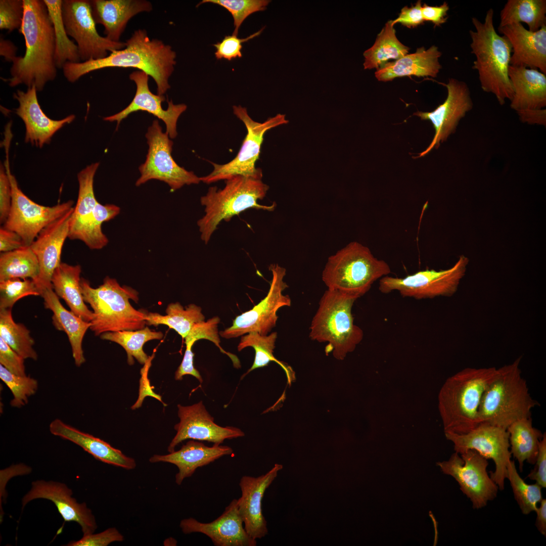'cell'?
Wrapping results in <instances>:
<instances>
[{
  "label": "cell",
  "mask_w": 546,
  "mask_h": 546,
  "mask_svg": "<svg viewBox=\"0 0 546 546\" xmlns=\"http://www.w3.org/2000/svg\"><path fill=\"white\" fill-rule=\"evenodd\" d=\"M23 2L24 17L19 32L24 38L25 52L12 62L11 76L1 78L11 87L24 84L40 92L57 76L54 29L43 0Z\"/></svg>",
  "instance_id": "6da1fadb"
},
{
  "label": "cell",
  "mask_w": 546,
  "mask_h": 546,
  "mask_svg": "<svg viewBox=\"0 0 546 546\" xmlns=\"http://www.w3.org/2000/svg\"><path fill=\"white\" fill-rule=\"evenodd\" d=\"M125 47L107 57L79 63H66L63 67L64 77L70 82L94 71L105 68H134L150 76L156 82L158 95L170 88L169 79L176 64V53L172 47L158 39H150L145 29L135 30Z\"/></svg>",
  "instance_id": "7a4b0ae2"
},
{
  "label": "cell",
  "mask_w": 546,
  "mask_h": 546,
  "mask_svg": "<svg viewBox=\"0 0 546 546\" xmlns=\"http://www.w3.org/2000/svg\"><path fill=\"white\" fill-rule=\"evenodd\" d=\"M494 11L486 12L483 22L472 18L474 30H469L471 53L475 57L472 68L477 71L482 89L493 94L498 103L511 101L513 88L509 76L512 53L509 40L496 31L493 24Z\"/></svg>",
  "instance_id": "3957f363"
},
{
  "label": "cell",
  "mask_w": 546,
  "mask_h": 546,
  "mask_svg": "<svg viewBox=\"0 0 546 546\" xmlns=\"http://www.w3.org/2000/svg\"><path fill=\"white\" fill-rule=\"evenodd\" d=\"M497 372L495 367L466 368L446 379L438 395L444 432L465 434L480 424L482 396Z\"/></svg>",
  "instance_id": "277c9868"
},
{
  "label": "cell",
  "mask_w": 546,
  "mask_h": 546,
  "mask_svg": "<svg viewBox=\"0 0 546 546\" xmlns=\"http://www.w3.org/2000/svg\"><path fill=\"white\" fill-rule=\"evenodd\" d=\"M521 360V356L497 369L482 396L478 410L479 423L507 429L513 423L531 417V410L539 405L530 395L522 376Z\"/></svg>",
  "instance_id": "5b68a950"
},
{
  "label": "cell",
  "mask_w": 546,
  "mask_h": 546,
  "mask_svg": "<svg viewBox=\"0 0 546 546\" xmlns=\"http://www.w3.org/2000/svg\"><path fill=\"white\" fill-rule=\"evenodd\" d=\"M84 301L93 310L94 318L90 329L96 336L109 332L137 330L146 324L144 311L138 310L129 300H139L138 292L130 287L121 286L115 279L106 277L97 288L84 278L80 280Z\"/></svg>",
  "instance_id": "8992f818"
},
{
  "label": "cell",
  "mask_w": 546,
  "mask_h": 546,
  "mask_svg": "<svg viewBox=\"0 0 546 546\" xmlns=\"http://www.w3.org/2000/svg\"><path fill=\"white\" fill-rule=\"evenodd\" d=\"M269 187L261 179L242 175L233 176L225 180L222 189L211 187L200 198L205 214L197 221L201 240L206 244L217 226L222 220L231 218L250 208L273 211L274 203L269 206L257 202L265 196Z\"/></svg>",
  "instance_id": "52a82bcc"
},
{
  "label": "cell",
  "mask_w": 546,
  "mask_h": 546,
  "mask_svg": "<svg viewBox=\"0 0 546 546\" xmlns=\"http://www.w3.org/2000/svg\"><path fill=\"white\" fill-rule=\"evenodd\" d=\"M390 273L386 261L375 257L368 247L352 242L328 258L322 280L328 289L356 300Z\"/></svg>",
  "instance_id": "ba28073f"
},
{
  "label": "cell",
  "mask_w": 546,
  "mask_h": 546,
  "mask_svg": "<svg viewBox=\"0 0 546 546\" xmlns=\"http://www.w3.org/2000/svg\"><path fill=\"white\" fill-rule=\"evenodd\" d=\"M356 299L327 289L321 297L309 328V337L319 342H328L326 352L332 351L339 360L343 359L361 341L363 333L354 323L352 308Z\"/></svg>",
  "instance_id": "9c48e42d"
},
{
  "label": "cell",
  "mask_w": 546,
  "mask_h": 546,
  "mask_svg": "<svg viewBox=\"0 0 546 546\" xmlns=\"http://www.w3.org/2000/svg\"><path fill=\"white\" fill-rule=\"evenodd\" d=\"M233 109L234 114L244 123L247 133L240 151L233 160L223 164L210 162L213 166L212 171L200 177L204 183L210 184L235 175L261 179L262 170L255 167V163L259 159L264 135L267 130L288 122L285 115L278 114L260 123L249 116L246 108L238 105L234 106Z\"/></svg>",
  "instance_id": "30bf717a"
},
{
  "label": "cell",
  "mask_w": 546,
  "mask_h": 546,
  "mask_svg": "<svg viewBox=\"0 0 546 546\" xmlns=\"http://www.w3.org/2000/svg\"><path fill=\"white\" fill-rule=\"evenodd\" d=\"M468 263L469 259L461 255L446 269H425L404 278L386 276L380 279L379 290L385 294L397 291L403 297L418 300L450 297L456 293Z\"/></svg>",
  "instance_id": "8fae6325"
},
{
  "label": "cell",
  "mask_w": 546,
  "mask_h": 546,
  "mask_svg": "<svg viewBox=\"0 0 546 546\" xmlns=\"http://www.w3.org/2000/svg\"><path fill=\"white\" fill-rule=\"evenodd\" d=\"M149 146L145 162L140 166L141 174L135 185L140 186L151 179L166 183L171 192L185 185L198 184L200 177L193 172L179 166L171 156L173 142L163 132L157 120L153 121L146 134Z\"/></svg>",
  "instance_id": "7c38bea8"
},
{
  "label": "cell",
  "mask_w": 546,
  "mask_h": 546,
  "mask_svg": "<svg viewBox=\"0 0 546 546\" xmlns=\"http://www.w3.org/2000/svg\"><path fill=\"white\" fill-rule=\"evenodd\" d=\"M8 156L7 153L5 166L10 179L12 198L9 214L3 226L17 233L25 245L30 246L42 230L72 208L74 202L69 200L45 206L31 200L20 190L11 173Z\"/></svg>",
  "instance_id": "4fadbf2b"
},
{
  "label": "cell",
  "mask_w": 546,
  "mask_h": 546,
  "mask_svg": "<svg viewBox=\"0 0 546 546\" xmlns=\"http://www.w3.org/2000/svg\"><path fill=\"white\" fill-rule=\"evenodd\" d=\"M437 465L443 473L453 477L474 509L486 506L497 495L498 486L488 475L487 459L472 449L453 453L446 461Z\"/></svg>",
  "instance_id": "5bb4252c"
},
{
  "label": "cell",
  "mask_w": 546,
  "mask_h": 546,
  "mask_svg": "<svg viewBox=\"0 0 546 546\" xmlns=\"http://www.w3.org/2000/svg\"><path fill=\"white\" fill-rule=\"evenodd\" d=\"M269 270L272 279L266 296L250 310L242 313L233 320L232 326L219 334L226 339L237 338L251 332L266 335L276 326L278 310L290 306L291 299L283 292L288 285L284 281L286 269L278 264H271Z\"/></svg>",
  "instance_id": "9a60e30c"
},
{
  "label": "cell",
  "mask_w": 546,
  "mask_h": 546,
  "mask_svg": "<svg viewBox=\"0 0 546 546\" xmlns=\"http://www.w3.org/2000/svg\"><path fill=\"white\" fill-rule=\"evenodd\" d=\"M62 17L67 34L76 42L83 62L104 58L108 55V52L126 46L125 42L114 41L98 33L90 1L63 0Z\"/></svg>",
  "instance_id": "2e32d148"
},
{
  "label": "cell",
  "mask_w": 546,
  "mask_h": 546,
  "mask_svg": "<svg viewBox=\"0 0 546 546\" xmlns=\"http://www.w3.org/2000/svg\"><path fill=\"white\" fill-rule=\"evenodd\" d=\"M447 439L453 444L454 449L459 454L472 449L486 459H492L495 471L490 472V477L503 490L507 477V466L511 460L509 434L507 430L488 423H480L473 430L465 434L445 432Z\"/></svg>",
  "instance_id": "e0dca14e"
},
{
  "label": "cell",
  "mask_w": 546,
  "mask_h": 546,
  "mask_svg": "<svg viewBox=\"0 0 546 546\" xmlns=\"http://www.w3.org/2000/svg\"><path fill=\"white\" fill-rule=\"evenodd\" d=\"M441 84L447 90L444 102L431 112L417 111L414 113L421 120L430 121L435 130L431 143L419 157L424 156L434 148H438L440 143L454 132L460 119L473 108L470 90L466 82L451 78L447 83Z\"/></svg>",
  "instance_id": "ac0fdd59"
},
{
  "label": "cell",
  "mask_w": 546,
  "mask_h": 546,
  "mask_svg": "<svg viewBox=\"0 0 546 546\" xmlns=\"http://www.w3.org/2000/svg\"><path fill=\"white\" fill-rule=\"evenodd\" d=\"M177 408L180 421L174 426L176 433L168 446L169 452L174 451L176 445L188 439L220 445L225 439L245 435L238 428L221 427L215 424L202 401L188 406L178 404Z\"/></svg>",
  "instance_id": "d6986e66"
},
{
  "label": "cell",
  "mask_w": 546,
  "mask_h": 546,
  "mask_svg": "<svg viewBox=\"0 0 546 546\" xmlns=\"http://www.w3.org/2000/svg\"><path fill=\"white\" fill-rule=\"evenodd\" d=\"M149 76L145 72L138 70L130 74L129 79L136 85L133 100L121 111L103 119L105 121H116L118 127L121 121L131 113L139 111H145L162 120L166 125V132L169 138H175L177 135V120L186 110L187 106L184 104H174L170 100L167 101V109H164L162 103L165 100V97L164 95H155L151 92L148 85Z\"/></svg>",
  "instance_id": "ffe728a7"
},
{
  "label": "cell",
  "mask_w": 546,
  "mask_h": 546,
  "mask_svg": "<svg viewBox=\"0 0 546 546\" xmlns=\"http://www.w3.org/2000/svg\"><path fill=\"white\" fill-rule=\"evenodd\" d=\"M72 490L66 484L54 481H33L30 490L22 497V510L32 500L43 498L52 501L64 521L77 522L83 535L94 533L97 524L92 510L85 503H77L72 497Z\"/></svg>",
  "instance_id": "44dd1931"
},
{
  "label": "cell",
  "mask_w": 546,
  "mask_h": 546,
  "mask_svg": "<svg viewBox=\"0 0 546 546\" xmlns=\"http://www.w3.org/2000/svg\"><path fill=\"white\" fill-rule=\"evenodd\" d=\"M243 524L237 499H234L214 521L202 523L189 518L181 520L179 527L185 534L198 532L206 535L216 546H256V540L249 535Z\"/></svg>",
  "instance_id": "7402d4cb"
},
{
  "label": "cell",
  "mask_w": 546,
  "mask_h": 546,
  "mask_svg": "<svg viewBox=\"0 0 546 546\" xmlns=\"http://www.w3.org/2000/svg\"><path fill=\"white\" fill-rule=\"evenodd\" d=\"M99 162L92 164L77 174L78 195L71 217L68 238L79 240L93 250L106 246L94 229V212L98 203L94 191V179Z\"/></svg>",
  "instance_id": "603a6c76"
},
{
  "label": "cell",
  "mask_w": 546,
  "mask_h": 546,
  "mask_svg": "<svg viewBox=\"0 0 546 546\" xmlns=\"http://www.w3.org/2000/svg\"><path fill=\"white\" fill-rule=\"evenodd\" d=\"M283 468L276 464L266 473L257 477L243 476L239 486L241 496L237 499L238 509L249 535L256 540L268 533L267 522L263 515L262 500L266 489Z\"/></svg>",
  "instance_id": "cb8c5ba5"
},
{
  "label": "cell",
  "mask_w": 546,
  "mask_h": 546,
  "mask_svg": "<svg viewBox=\"0 0 546 546\" xmlns=\"http://www.w3.org/2000/svg\"><path fill=\"white\" fill-rule=\"evenodd\" d=\"M73 207L45 227L30 247L38 261L39 274L35 282L39 292L53 287V275L61 263L63 245L68 234Z\"/></svg>",
  "instance_id": "d4e9b609"
},
{
  "label": "cell",
  "mask_w": 546,
  "mask_h": 546,
  "mask_svg": "<svg viewBox=\"0 0 546 546\" xmlns=\"http://www.w3.org/2000/svg\"><path fill=\"white\" fill-rule=\"evenodd\" d=\"M37 92L35 86L28 87L25 92L18 89L14 93L13 97L19 103L15 112L25 125V142L41 148L50 142L56 131L65 124L72 122L75 116L70 115L59 120L49 118L40 106Z\"/></svg>",
  "instance_id": "484cf974"
},
{
  "label": "cell",
  "mask_w": 546,
  "mask_h": 546,
  "mask_svg": "<svg viewBox=\"0 0 546 546\" xmlns=\"http://www.w3.org/2000/svg\"><path fill=\"white\" fill-rule=\"evenodd\" d=\"M498 30L511 45V65L536 69L546 74V25L536 31L529 30L520 23Z\"/></svg>",
  "instance_id": "4316f807"
},
{
  "label": "cell",
  "mask_w": 546,
  "mask_h": 546,
  "mask_svg": "<svg viewBox=\"0 0 546 546\" xmlns=\"http://www.w3.org/2000/svg\"><path fill=\"white\" fill-rule=\"evenodd\" d=\"M233 453V449L228 446L214 444L210 447L202 442L190 440L177 451L165 455H153L149 459V462L151 463H168L175 465L178 472L175 475V480L176 484L179 485L185 479L191 477L198 468Z\"/></svg>",
  "instance_id": "83f0119b"
},
{
  "label": "cell",
  "mask_w": 546,
  "mask_h": 546,
  "mask_svg": "<svg viewBox=\"0 0 546 546\" xmlns=\"http://www.w3.org/2000/svg\"><path fill=\"white\" fill-rule=\"evenodd\" d=\"M90 4L96 24L104 27L105 37L117 42L130 19L153 9L151 3L146 0H92Z\"/></svg>",
  "instance_id": "f1b7e54d"
},
{
  "label": "cell",
  "mask_w": 546,
  "mask_h": 546,
  "mask_svg": "<svg viewBox=\"0 0 546 546\" xmlns=\"http://www.w3.org/2000/svg\"><path fill=\"white\" fill-rule=\"evenodd\" d=\"M49 430L53 435L77 444L103 463L126 470H132L136 466L134 459L126 456L108 442L82 432L60 419H56L52 421Z\"/></svg>",
  "instance_id": "f546056e"
},
{
  "label": "cell",
  "mask_w": 546,
  "mask_h": 546,
  "mask_svg": "<svg viewBox=\"0 0 546 546\" xmlns=\"http://www.w3.org/2000/svg\"><path fill=\"white\" fill-rule=\"evenodd\" d=\"M546 74L536 69L510 65L509 76L513 90L510 107L517 113L546 106Z\"/></svg>",
  "instance_id": "4dcf8cb0"
},
{
  "label": "cell",
  "mask_w": 546,
  "mask_h": 546,
  "mask_svg": "<svg viewBox=\"0 0 546 546\" xmlns=\"http://www.w3.org/2000/svg\"><path fill=\"white\" fill-rule=\"evenodd\" d=\"M442 54L437 47L426 50L424 47L393 62L381 66L375 75L379 81H388L397 77L416 76L436 77L442 66L439 59Z\"/></svg>",
  "instance_id": "1f68e13d"
},
{
  "label": "cell",
  "mask_w": 546,
  "mask_h": 546,
  "mask_svg": "<svg viewBox=\"0 0 546 546\" xmlns=\"http://www.w3.org/2000/svg\"><path fill=\"white\" fill-rule=\"evenodd\" d=\"M40 293L43 299L45 308L53 312V325L58 330L64 332L68 336L75 365L81 366L85 361L82 341L87 329L92 326L91 323L83 320L71 310L66 309L60 302L53 287L43 289Z\"/></svg>",
  "instance_id": "d6a6232c"
},
{
  "label": "cell",
  "mask_w": 546,
  "mask_h": 546,
  "mask_svg": "<svg viewBox=\"0 0 546 546\" xmlns=\"http://www.w3.org/2000/svg\"><path fill=\"white\" fill-rule=\"evenodd\" d=\"M81 271L79 264L61 262L53 275L51 283L55 293L65 301L70 310L83 320L90 322L94 314L84 301L80 286Z\"/></svg>",
  "instance_id": "836d02e7"
},
{
  "label": "cell",
  "mask_w": 546,
  "mask_h": 546,
  "mask_svg": "<svg viewBox=\"0 0 546 546\" xmlns=\"http://www.w3.org/2000/svg\"><path fill=\"white\" fill-rule=\"evenodd\" d=\"M507 430L509 434L511 453L517 460L519 470L522 472L525 461L534 465L543 434L533 426L531 417L513 423Z\"/></svg>",
  "instance_id": "e575fe53"
},
{
  "label": "cell",
  "mask_w": 546,
  "mask_h": 546,
  "mask_svg": "<svg viewBox=\"0 0 546 546\" xmlns=\"http://www.w3.org/2000/svg\"><path fill=\"white\" fill-rule=\"evenodd\" d=\"M394 25L392 20L387 22L374 44L364 52L365 69H377L388 60H397L407 54L410 48L398 39Z\"/></svg>",
  "instance_id": "d590c367"
},
{
  "label": "cell",
  "mask_w": 546,
  "mask_h": 546,
  "mask_svg": "<svg viewBox=\"0 0 546 546\" xmlns=\"http://www.w3.org/2000/svg\"><path fill=\"white\" fill-rule=\"evenodd\" d=\"M522 22L532 31L546 25V1L508 0L500 11L498 28Z\"/></svg>",
  "instance_id": "8d00e7d4"
},
{
  "label": "cell",
  "mask_w": 546,
  "mask_h": 546,
  "mask_svg": "<svg viewBox=\"0 0 546 546\" xmlns=\"http://www.w3.org/2000/svg\"><path fill=\"white\" fill-rule=\"evenodd\" d=\"M144 312L147 325H166L184 339L196 324L205 320L201 307L194 304H190L184 309L179 302L171 303L167 306L166 314L164 315L156 312Z\"/></svg>",
  "instance_id": "74e56055"
},
{
  "label": "cell",
  "mask_w": 546,
  "mask_h": 546,
  "mask_svg": "<svg viewBox=\"0 0 546 546\" xmlns=\"http://www.w3.org/2000/svg\"><path fill=\"white\" fill-rule=\"evenodd\" d=\"M39 274L38 259L30 246L0 255V282L19 278L37 281Z\"/></svg>",
  "instance_id": "f35d334b"
},
{
  "label": "cell",
  "mask_w": 546,
  "mask_h": 546,
  "mask_svg": "<svg viewBox=\"0 0 546 546\" xmlns=\"http://www.w3.org/2000/svg\"><path fill=\"white\" fill-rule=\"evenodd\" d=\"M54 29L56 51L55 60L58 69L67 62L79 63L80 58L76 44L67 34L62 17V0H43Z\"/></svg>",
  "instance_id": "ab89813d"
},
{
  "label": "cell",
  "mask_w": 546,
  "mask_h": 546,
  "mask_svg": "<svg viewBox=\"0 0 546 546\" xmlns=\"http://www.w3.org/2000/svg\"><path fill=\"white\" fill-rule=\"evenodd\" d=\"M163 337L161 332L152 331L148 327L137 330L106 332L100 335L102 339L115 342L125 349L129 365L134 363L133 357L141 364H145L149 356L143 350L144 345L149 341L160 340Z\"/></svg>",
  "instance_id": "60d3db41"
},
{
  "label": "cell",
  "mask_w": 546,
  "mask_h": 546,
  "mask_svg": "<svg viewBox=\"0 0 546 546\" xmlns=\"http://www.w3.org/2000/svg\"><path fill=\"white\" fill-rule=\"evenodd\" d=\"M0 337L24 359H37L29 330L23 324L15 322L11 309H0Z\"/></svg>",
  "instance_id": "b9f144b4"
},
{
  "label": "cell",
  "mask_w": 546,
  "mask_h": 546,
  "mask_svg": "<svg viewBox=\"0 0 546 546\" xmlns=\"http://www.w3.org/2000/svg\"><path fill=\"white\" fill-rule=\"evenodd\" d=\"M246 334L241 337L238 346V351L252 347L255 352L253 365L247 373L266 366L270 361H275L283 369L286 374L288 382L291 383L295 379L294 372L289 366L277 359L273 355L277 333L275 332L268 335H263L256 332H251Z\"/></svg>",
  "instance_id": "7bdbcfd3"
},
{
  "label": "cell",
  "mask_w": 546,
  "mask_h": 546,
  "mask_svg": "<svg viewBox=\"0 0 546 546\" xmlns=\"http://www.w3.org/2000/svg\"><path fill=\"white\" fill-rule=\"evenodd\" d=\"M510 482L514 497L521 512L528 515L535 511L537 504L542 499V487L535 483L528 484L520 476L515 462L511 460L507 466V477Z\"/></svg>",
  "instance_id": "ee69618b"
},
{
  "label": "cell",
  "mask_w": 546,
  "mask_h": 546,
  "mask_svg": "<svg viewBox=\"0 0 546 546\" xmlns=\"http://www.w3.org/2000/svg\"><path fill=\"white\" fill-rule=\"evenodd\" d=\"M0 378L11 390L13 397L10 401L11 406L21 407L28 402L30 396L37 390V381L30 376L13 374L0 365Z\"/></svg>",
  "instance_id": "f6af8a7d"
},
{
  "label": "cell",
  "mask_w": 546,
  "mask_h": 546,
  "mask_svg": "<svg viewBox=\"0 0 546 546\" xmlns=\"http://www.w3.org/2000/svg\"><path fill=\"white\" fill-rule=\"evenodd\" d=\"M40 296L35 281L15 278L0 282V309H12L15 303L27 296Z\"/></svg>",
  "instance_id": "bcb514c9"
},
{
  "label": "cell",
  "mask_w": 546,
  "mask_h": 546,
  "mask_svg": "<svg viewBox=\"0 0 546 546\" xmlns=\"http://www.w3.org/2000/svg\"><path fill=\"white\" fill-rule=\"evenodd\" d=\"M270 2L268 0H203L198 6L203 3H212L226 9L234 19L233 35H238L239 29L249 15L259 11H264Z\"/></svg>",
  "instance_id": "7dc6e473"
},
{
  "label": "cell",
  "mask_w": 546,
  "mask_h": 546,
  "mask_svg": "<svg viewBox=\"0 0 546 546\" xmlns=\"http://www.w3.org/2000/svg\"><path fill=\"white\" fill-rule=\"evenodd\" d=\"M219 322L220 318L216 316L206 322L204 321L196 324L185 339L194 343L201 339H206L213 342L222 352L228 354L230 357L235 366L238 367L240 366V363L237 357L233 354L225 352L219 345L220 339L218 331V325Z\"/></svg>",
  "instance_id": "c3c4849f"
},
{
  "label": "cell",
  "mask_w": 546,
  "mask_h": 546,
  "mask_svg": "<svg viewBox=\"0 0 546 546\" xmlns=\"http://www.w3.org/2000/svg\"><path fill=\"white\" fill-rule=\"evenodd\" d=\"M24 13L23 0L0 1V29L20 30Z\"/></svg>",
  "instance_id": "681fc988"
},
{
  "label": "cell",
  "mask_w": 546,
  "mask_h": 546,
  "mask_svg": "<svg viewBox=\"0 0 546 546\" xmlns=\"http://www.w3.org/2000/svg\"><path fill=\"white\" fill-rule=\"evenodd\" d=\"M264 27L249 36L241 38L237 35H225L222 41L213 44L216 49L215 56L217 60L225 59L231 61L237 58H241L242 44L255 37L262 32Z\"/></svg>",
  "instance_id": "f907efd6"
},
{
  "label": "cell",
  "mask_w": 546,
  "mask_h": 546,
  "mask_svg": "<svg viewBox=\"0 0 546 546\" xmlns=\"http://www.w3.org/2000/svg\"><path fill=\"white\" fill-rule=\"evenodd\" d=\"M123 535L115 527H110L105 530L94 534L83 535L78 540H72L66 544L67 546H107L113 542H121L124 540Z\"/></svg>",
  "instance_id": "816d5d0a"
},
{
  "label": "cell",
  "mask_w": 546,
  "mask_h": 546,
  "mask_svg": "<svg viewBox=\"0 0 546 546\" xmlns=\"http://www.w3.org/2000/svg\"><path fill=\"white\" fill-rule=\"evenodd\" d=\"M24 359L0 337L1 365L14 374L26 376Z\"/></svg>",
  "instance_id": "f5cc1de1"
},
{
  "label": "cell",
  "mask_w": 546,
  "mask_h": 546,
  "mask_svg": "<svg viewBox=\"0 0 546 546\" xmlns=\"http://www.w3.org/2000/svg\"><path fill=\"white\" fill-rule=\"evenodd\" d=\"M12 188L5 166L0 167V222L4 224L9 216L12 204Z\"/></svg>",
  "instance_id": "db71d44e"
},
{
  "label": "cell",
  "mask_w": 546,
  "mask_h": 546,
  "mask_svg": "<svg viewBox=\"0 0 546 546\" xmlns=\"http://www.w3.org/2000/svg\"><path fill=\"white\" fill-rule=\"evenodd\" d=\"M535 466L527 477L536 481L542 488L546 487V434L543 436L539 444L538 451L534 464Z\"/></svg>",
  "instance_id": "11a10c76"
},
{
  "label": "cell",
  "mask_w": 546,
  "mask_h": 546,
  "mask_svg": "<svg viewBox=\"0 0 546 546\" xmlns=\"http://www.w3.org/2000/svg\"><path fill=\"white\" fill-rule=\"evenodd\" d=\"M422 3L418 1L415 5L403 7L398 17L392 20L394 25L400 23L408 28H414L423 24L424 20L422 14Z\"/></svg>",
  "instance_id": "9f6ffc18"
},
{
  "label": "cell",
  "mask_w": 546,
  "mask_h": 546,
  "mask_svg": "<svg viewBox=\"0 0 546 546\" xmlns=\"http://www.w3.org/2000/svg\"><path fill=\"white\" fill-rule=\"evenodd\" d=\"M449 9L448 5L445 2L439 6H430L424 4L422 7V17L424 21H430L435 27H439L446 22Z\"/></svg>",
  "instance_id": "6f0895ef"
},
{
  "label": "cell",
  "mask_w": 546,
  "mask_h": 546,
  "mask_svg": "<svg viewBox=\"0 0 546 546\" xmlns=\"http://www.w3.org/2000/svg\"><path fill=\"white\" fill-rule=\"evenodd\" d=\"M154 354L149 356V359L148 361L144 364L143 368L141 369V378L140 379V394L139 399L135 404L131 407L132 410L138 408L141 406L142 403L145 398L146 396L149 395L153 396L154 398L157 399L160 401L163 404L165 405L163 402L161 396L155 394L152 390L150 386L149 379H148V373L149 369L151 365V361L154 357Z\"/></svg>",
  "instance_id": "680465c9"
},
{
  "label": "cell",
  "mask_w": 546,
  "mask_h": 546,
  "mask_svg": "<svg viewBox=\"0 0 546 546\" xmlns=\"http://www.w3.org/2000/svg\"><path fill=\"white\" fill-rule=\"evenodd\" d=\"M26 246L22 238L16 232L3 226L0 228V251L7 252Z\"/></svg>",
  "instance_id": "91938a15"
},
{
  "label": "cell",
  "mask_w": 546,
  "mask_h": 546,
  "mask_svg": "<svg viewBox=\"0 0 546 546\" xmlns=\"http://www.w3.org/2000/svg\"><path fill=\"white\" fill-rule=\"evenodd\" d=\"M520 120L523 122L529 124H538L545 125V109L534 110H527L517 113Z\"/></svg>",
  "instance_id": "94428289"
},
{
  "label": "cell",
  "mask_w": 546,
  "mask_h": 546,
  "mask_svg": "<svg viewBox=\"0 0 546 546\" xmlns=\"http://www.w3.org/2000/svg\"><path fill=\"white\" fill-rule=\"evenodd\" d=\"M17 47L11 40L1 37L0 55L4 57L6 61L12 63L17 57Z\"/></svg>",
  "instance_id": "6125c7cd"
},
{
  "label": "cell",
  "mask_w": 546,
  "mask_h": 546,
  "mask_svg": "<svg viewBox=\"0 0 546 546\" xmlns=\"http://www.w3.org/2000/svg\"><path fill=\"white\" fill-rule=\"evenodd\" d=\"M540 505L536 511V518L535 526L538 531L543 536H546V499H542Z\"/></svg>",
  "instance_id": "be15d7a7"
}]
</instances>
